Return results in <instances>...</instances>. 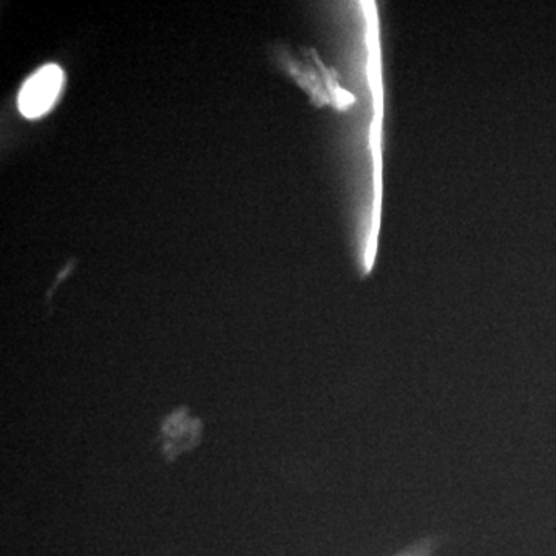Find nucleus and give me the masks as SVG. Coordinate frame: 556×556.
Returning a JSON list of instances; mask_svg holds the SVG:
<instances>
[{
    "mask_svg": "<svg viewBox=\"0 0 556 556\" xmlns=\"http://www.w3.org/2000/svg\"><path fill=\"white\" fill-rule=\"evenodd\" d=\"M64 73L58 65H46L39 68L27 83L22 86L17 104L22 115L36 119L46 115L60 98Z\"/></svg>",
    "mask_w": 556,
    "mask_h": 556,
    "instance_id": "f257e3e1",
    "label": "nucleus"
}]
</instances>
